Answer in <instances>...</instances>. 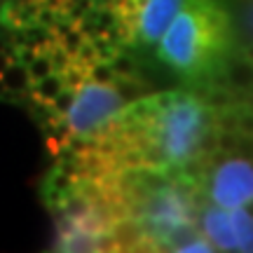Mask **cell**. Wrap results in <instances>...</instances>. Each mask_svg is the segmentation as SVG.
<instances>
[{
	"instance_id": "obj_10",
	"label": "cell",
	"mask_w": 253,
	"mask_h": 253,
	"mask_svg": "<svg viewBox=\"0 0 253 253\" xmlns=\"http://www.w3.org/2000/svg\"><path fill=\"white\" fill-rule=\"evenodd\" d=\"M237 33L244 38V42L253 47V0H242L237 5Z\"/></svg>"
},
{
	"instance_id": "obj_12",
	"label": "cell",
	"mask_w": 253,
	"mask_h": 253,
	"mask_svg": "<svg viewBox=\"0 0 253 253\" xmlns=\"http://www.w3.org/2000/svg\"><path fill=\"white\" fill-rule=\"evenodd\" d=\"M110 66H113L115 75H138V61L126 54L125 49H120L118 54L110 59Z\"/></svg>"
},
{
	"instance_id": "obj_6",
	"label": "cell",
	"mask_w": 253,
	"mask_h": 253,
	"mask_svg": "<svg viewBox=\"0 0 253 253\" xmlns=\"http://www.w3.org/2000/svg\"><path fill=\"white\" fill-rule=\"evenodd\" d=\"M202 232L211 244L216 246V251H239V242H237L235 223H232V213L227 209L207 207L202 211Z\"/></svg>"
},
{
	"instance_id": "obj_1",
	"label": "cell",
	"mask_w": 253,
	"mask_h": 253,
	"mask_svg": "<svg viewBox=\"0 0 253 253\" xmlns=\"http://www.w3.org/2000/svg\"><path fill=\"white\" fill-rule=\"evenodd\" d=\"M232 19L216 0H185L162 36L157 59L188 80L207 82L218 61L232 49Z\"/></svg>"
},
{
	"instance_id": "obj_9",
	"label": "cell",
	"mask_w": 253,
	"mask_h": 253,
	"mask_svg": "<svg viewBox=\"0 0 253 253\" xmlns=\"http://www.w3.org/2000/svg\"><path fill=\"white\" fill-rule=\"evenodd\" d=\"M232 223H235L237 242H239V251L253 253V213H249L244 207L232 209Z\"/></svg>"
},
{
	"instance_id": "obj_7",
	"label": "cell",
	"mask_w": 253,
	"mask_h": 253,
	"mask_svg": "<svg viewBox=\"0 0 253 253\" xmlns=\"http://www.w3.org/2000/svg\"><path fill=\"white\" fill-rule=\"evenodd\" d=\"M66 87H68V84H66V75H63L61 71H54V73H49L47 78H42V80L33 82L31 89H28V94H31V99L36 101V103L49 106Z\"/></svg>"
},
{
	"instance_id": "obj_5",
	"label": "cell",
	"mask_w": 253,
	"mask_h": 253,
	"mask_svg": "<svg viewBox=\"0 0 253 253\" xmlns=\"http://www.w3.org/2000/svg\"><path fill=\"white\" fill-rule=\"evenodd\" d=\"M209 87H225L230 91L253 89V49H230L213 73L209 75Z\"/></svg>"
},
{
	"instance_id": "obj_14",
	"label": "cell",
	"mask_w": 253,
	"mask_h": 253,
	"mask_svg": "<svg viewBox=\"0 0 253 253\" xmlns=\"http://www.w3.org/2000/svg\"><path fill=\"white\" fill-rule=\"evenodd\" d=\"M5 94H7V87H5V82L0 78V96H5Z\"/></svg>"
},
{
	"instance_id": "obj_3",
	"label": "cell",
	"mask_w": 253,
	"mask_h": 253,
	"mask_svg": "<svg viewBox=\"0 0 253 253\" xmlns=\"http://www.w3.org/2000/svg\"><path fill=\"white\" fill-rule=\"evenodd\" d=\"M209 197L213 204L242 209L253 204V162L246 157H230L213 167L209 181Z\"/></svg>"
},
{
	"instance_id": "obj_4",
	"label": "cell",
	"mask_w": 253,
	"mask_h": 253,
	"mask_svg": "<svg viewBox=\"0 0 253 253\" xmlns=\"http://www.w3.org/2000/svg\"><path fill=\"white\" fill-rule=\"evenodd\" d=\"M185 0H138V42L155 45L169 31Z\"/></svg>"
},
{
	"instance_id": "obj_2",
	"label": "cell",
	"mask_w": 253,
	"mask_h": 253,
	"mask_svg": "<svg viewBox=\"0 0 253 253\" xmlns=\"http://www.w3.org/2000/svg\"><path fill=\"white\" fill-rule=\"evenodd\" d=\"M126 106V99L113 82L87 80L78 89L75 103L63 118L66 131L73 138H89L96 136Z\"/></svg>"
},
{
	"instance_id": "obj_13",
	"label": "cell",
	"mask_w": 253,
	"mask_h": 253,
	"mask_svg": "<svg viewBox=\"0 0 253 253\" xmlns=\"http://www.w3.org/2000/svg\"><path fill=\"white\" fill-rule=\"evenodd\" d=\"M12 61H14V56H12V54H5V52H0V75L5 73V68H7Z\"/></svg>"
},
{
	"instance_id": "obj_11",
	"label": "cell",
	"mask_w": 253,
	"mask_h": 253,
	"mask_svg": "<svg viewBox=\"0 0 253 253\" xmlns=\"http://www.w3.org/2000/svg\"><path fill=\"white\" fill-rule=\"evenodd\" d=\"M54 63H52V59H49V54L47 52H42V49H38L36 59L28 63V73H31V78H33V82L42 80V78H47L49 73H54Z\"/></svg>"
},
{
	"instance_id": "obj_8",
	"label": "cell",
	"mask_w": 253,
	"mask_h": 253,
	"mask_svg": "<svg viewBox=\"0 0 253 253\" xmlns=\"http://www.w3.org/2000/svg\"><path fill=\"white\" fill-rule=\"evenodd\" d=\"M2 78V82H5V87H7V91H12V94H21V91L31 89V84H33V78H31V73H28V66L21 61H14L9 63L7 68H5V73L0 75Z\"/></svg>"
}]
</instances>
